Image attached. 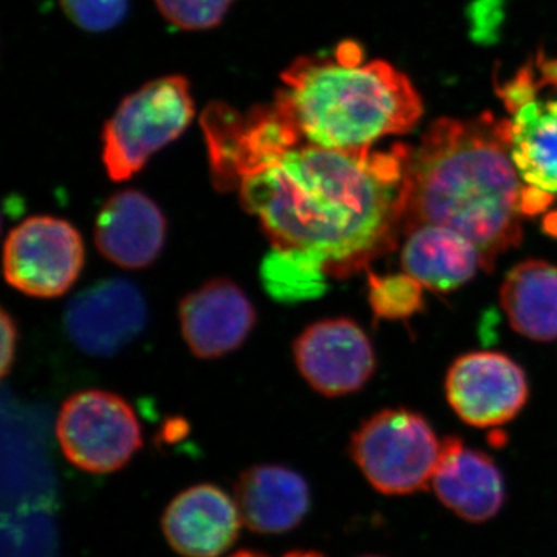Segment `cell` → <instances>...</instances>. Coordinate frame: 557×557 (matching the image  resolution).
I'll use <instances>...</instances> for the list:
<instances>
[{
    "label": "cell",
    "mask_w": 557,
    "mask_h": 557,
    "mask_svg": "<svg viewBox=\"0 0 557 557\" xmlns=\"http://www.w3.org/2000/svg\"><path fill=\"white\" fill-rule=\"evenodd\" d=\"M409 152L299 143L240 180L242 207L273 248L309 252L329 274L346 276L401 234Z\"/></svg>",
    "instance_id": "1"
},
{
    "label": "cell",
    "mask_w": 557,
    "mask_h": 557,
    "mask_svg": "<svg viewBox=\"0 0 557 557\" xmlns=\"http://www.w3.org/2000/svg\"><path fill=\"white\" fill-rule=\"evenodd\" d=\"M528 186L511 157V121L440 119L410 148L401 234L420 225L457 231L478 247L483 269L518 247Z\"/></svg>",
    "instance_id": "2"
},
{
    "label": "cell",
    "mask_w": 557,
    "mask_h": 557,
    "mask_svg": "<svg viewBox=\"0 0 557 557\" xmlns=\"http://www.w3.org/2000/svg\"><path fill=\"white\" fill-rule=\"evenodd\" d=\"M282 81L274 104L304 143L321 148L372 149L381 138L412 131L423 113L408 76L388 62L362 64L351 40L333 58H299Z\"/></svg>",
    "instance_id": "3"
},
{
    "label": "cell",
    "mask_w": 557,
    "mask_h": 557,
    "mask_svg": "<svg viewBox=\"0 0 557 557\" xmlns=\"http://www.w3.org/2000/svg\"><path fill=\"white\" fill-rule=\"evenodd\" d=\"M188 79L150 81L124 98L102 132V163L113 182L138 174L146 161L177 139L194 119Z\"/></svg>",
    "instance_id": "4"
},
{
    "label": "cell",
    "mask_w": 557,
    "mask_h": 557,
    "mask_svg": "<svg viewBox=\"0 0 557 557\" xmlns=\"http://www.w3.org/2000/svg\"><path fill=\"white\" fill-rule=\"evenodd\" d=\"M442 446L423 417L406 409H387L355 432L350 456L379 493L408 496L431 485Z\"/></svg>",
    "instance_id": "5"
},
{
    "label": "cell",
    "mask_w": 557,
    "mask_h": 557,
    "mask_svg": "<svg viewBox=\"0 0 557 557\" xmlns=\"http://www.w3.org/2000/svg\"><path fill=\"white\" fill-rule=\"evenodd\" d=\"M57 437L70 463L91 474L126 467L143 445L134 410L106 391L72 395L58 417Z\"/></svg>",
    "instance_id": "6"
},
{
    "label": "cell",
    "mask_w": 557,
    "mask_h": 557,
    "mask_svg": "<svg viewBox=\"0 0 557 557\" xmlns=\"http://www.w3.org/2000/svg\"><path fill=\"white\" fill-rule=\"evenodd\" d=\"M84 265V244L65 220L36 215L11 231L3 273L11 287L35 298L67 293Z\"/></svg>",
    "instance_id": "7"
},
{
    "label": "cell",
    "mask_w": 557,
    "mask_h": 557,
    "mask_svg": "<svg viewBox=\"0 0 557 557\" xmlns=\"http://www.w3.org/2000/svg\"><path fill=\"white\" fill-rule=\"evenodd\" d=\"M450 408L465 423L494 428L518 416L528 398L525 373L512 359L496 351L460 357L446 376Z\"/></svg>",
    "instance_id": "8"
},
{
    "label": "cell",
    "mask_w": 557,
    "mask_h": 557,
    "mask_svg": "<svg viewBox=\"0 0 557 557\" xmlns=\"http://www.w3.org/2000/svg\"><path fill=\"white\" fill-rule=\"evenodd\" d=\"M293 350L300 375L325 397L359 391L375 370L368 335L347 318L311 324L300 333Z\"/></svg>",
    "instance_id": "9"
},
{
    "label": "cell",
    "mask_w": 557,
    "mask_h": 557,
    "mask_svg": "<svg viewBox=\"0 0 557 557\" xmlns=\"http://www.w3.org/2000/svg\"><path fill=\"white\" fill-rule=\"evenodd\" d=\"M148 307L135 284L113 277L84 289L65 311L69 338L94 357H112L146 327Z\"/></svg>",
    "instance_id": "10"
},
{
    "label": "cell",
    "mask_w": 557,
    "mask_h": 557,
    "mask_svg": "<svg viewBox=\"0 0 557 557\" xmlns=\"http://www.w3.org/2000/svg\"><path fill=\"white\" fill-rule=\"evenodd\" d=\"M183 338L197 358L211 359L236 350L256 324V310L239 285L214 278L180 304Z\"/></svg>",
    "instance_id": "11"
},
{
    "label": "cell",
    "mask_w": 557,
    "mask_h": 557,
    "mask_svg": "<svg viewBox=\"0 0 557 557\" xmlns=\"http://www.w3.org/2000/svg\"><path fill=\"white\" fill-rule=\"evenodd\" d=\"M164 537L183 557H219L240 533L236 500L219 486L196 485L180 493L161 519Z\"/></svg>",
    "instance_id": "12"
},
{
    "label": "cell",
    "mask_w": 557,
    "mask_h": 557,
    "mask_svg": "<svg viewBox=\"0 0 557 557\" xmlns=\"http://www.w3.org/2000/svg\"><path fill=\"white\" fill-rule=\"evenodd\" d=\"M166 240V219L139 190L113 194L104 205L95 225L98 251L121 269L138 270L150 265Z\"/></svg>",
    "instance_id": "13"
},
{
    "label": "cell",
    "mask_w": 557,
    "mask_h": 557,
    "mask_svg": "<svg viewBox=\"0 0 557 557\" xmlns=\"http://www.w3.org/2000/svg\"><path fill=\"white\" fill-rule=\"evenodd\" d=\"M438 500L457 518L483 523L496 518L505 504V483L493 458L446 438L431 482Z\"/></svg>",
    "instance_id": "14"
},
{
    "label": "cell",
    "mask_w": 557,
    "mask_h": 557,
    "mask_svg": "<svg viewBox=\"0 0 557 557\" xmlns=\"http://www.w3.org/2000/svg\"><path fill=\"white\" fill-rule=\"evenodd\" d=\"M306 479L281 465L247 469L234 486L242 522L258 534L287 533L302 522L310 509Z\"/></svg>",
    "instance_id": "15"
},
{
    "label": "cell",
    "mask_w": 557,
    "mask_h": 557,
    "mask_svg": "<svg viewBox=\"0 0 557 557\" xmlns=\"http://www.w3.org/2000/svg\"><path fill=\"white\" fill-rule=\"evenodd\" d=\"M405 273L423 287L450 292L467 284L483 269L478 247L457 231L420 225L406 234L401 251Z\"/></svg>",
    "instance_id": "16"
},
{
    "label": "cell",
    "mask_w": 557,
    "mask_h": 557,
    "mask_svg": "<svg viewBox=\"0 0 557 557\" xmlns=\"http://www.w3.org/2000/svg\"><path fill=\"white\" fill-rule=\"evenodd\" d=\"M509 324L527 338H557V267L527 260L509 271L500 288Z\"/></svg>",
    "instance_id": "17"
},
{
    "label": "cell",
    "mask_w": 557,
    "mask_h": 557,
    "mask_svg": "<svg viewBox=\"0 0 557 557\" xmlns=\"http://www.w3.org/2000/svg\"><path fill=\"white\" fill-rule=\"evenodd\" d=\"M511 157L528 188L557 194V100L530 101L515 113Z\"/></svg>",
    "instance_id": "18"
},
{
    "label": "cell",
    "mask_w": 557,
    "mask_h": 557,
    "mask_svg": "<svg viewBox=\"0 0 557 557\" xmlns=\"http://www.w3.org/2000/svg\"><path fill=\"white\" fill-rule=\"evenodd\" d=\"M327 267L314 256L287 248H273L260 270L263 287L282 302L318 298L327 287Z\"/></svg>",
    "instance_id": "19"
},
{
    "label": "cell",
    "mask_w": 557,
    "mask_h": 557,
    "mask_svg": "<svg viewBox=\"0 0 557 557\" xmlns=\"http://www.w3.org/2000/svg\"><path fill=\"white\" fill-rule=\"evenodd\" d=\"M423 285L409 274L369 276V300L376 317L405 319L423 309Z\"/></svg>",
    "instance_id": "20"
},
{
    "label": "cell",
    "mask_w": 557,
    "mask_h": 557,
    "mask_svg": "<svg viewBox=\"0 0 557 557\" xmlns=\"http://www.w3.org/2000/svg\"><path fill=\"white\" fill-rule=\"evenodd\" d=\"M160 13L182 30L218 27L233 0H156Z\"/></svg>",
    "instance_id": "21"
},
{
    "label": "cell",
    "mask_w": 557,
    "mask_h": 557,
    "mask_svg": "<svg viewBox=\"0 0 557 557\" xmlns=\"http://www.w3.org/2000/svg\"><path fill=\"white\" fill-rule=\"evenodd\" d=\"M62 10L83 30H112L126 17L129 0H60Z\"/></svg>",
    "instance_id": "22"
},
{
    "label": "cell",
    "mask_w": 557,
    "mask_h": 557,
    "mask_svg": "<svg viewBox=\"0 0 557 557\" xmlns=\"http://www.w3.org/2000/svg\"><path fill=\"white\" fill-rule=\"evenodd\" d=\"M16 324L9 317L7 311H2V375L10 372L11 364L14 361V351H16Z\"/></svg>",
    "instance_id": "23"
},
{
    "label": "cell",
    "mask_w": 557,
    "mask_h": 557,
    "mask_svg": "<svg viewBox=\"0 0 557 557\" xmlns=\"http://www.w3.org/2000/svg\"><path fill=\"white\" fill-rule=\"evenodd\" d=\"M284 557H324V556H322L321 553H317V552H298V549H296V552L287 553V555H285Z\"/></svg>",
    "instance_id": "24"
},
{
    "label": "cell",
    "mask_w": 557,
    "mask_h": 557,
    "mask_svg": "<svg viewBox=\"0 0 557 557\" xmlns=\"http://www.w3.org/2000/svg\"><path fill=\"white\" fill-rule=\"evenodd\" d=\"M231 557H270V556L263 555V553H259V552H251V549H242V552H237L236 555H233Z\"/></svg>",
    "instance_id": "25"
},
{
    "label": "cell",
    "mask_w": 557,
    "mask_h": 557,
    "mask_svg": "<svg viewBox=\"0 0 557 557\" xmlns=\"http://www.w3.org/2000/svg\"><path fill=\"white\" fill-rule=\"evenodd\" d=\"M364 557H379V556H364Z\"/></svg>",
    "instance_id": "26"
}]
</instances>
